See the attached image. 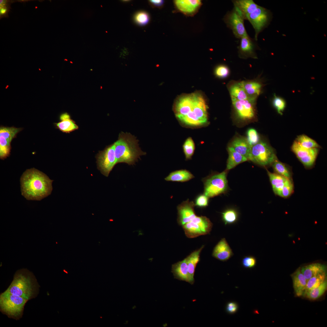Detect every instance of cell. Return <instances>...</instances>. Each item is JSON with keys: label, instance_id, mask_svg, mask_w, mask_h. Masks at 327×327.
Listing matches in <instances>:
<instances>
[{"label": "cell", "instance_id": "6da1fadb", "mask_svg": "<svg viewBox=\"0 0 327 327\" xmlns=\"http://www.w3.org/2000/svg\"><path fill=\"white\" fill-rule=\"evenodd\" d=\"M175 112L177 117L188 125H201L207 121L206 102L203 96L199 93L180 97L175 104Z\"/></svg>", "mask_w": 327, "mask_h": 327}, {"label": "cell", "instance_id": "7a4b0ae2", "mask_svg": "<svg viewBox=\"0 0 327 327\" xmlns=\"http://www.w3.org/2000/svg\"><path fill=\"white\" fill-rule=\"evenodd\" d=\"M53 181L38 170L27 169L20 178L21 194L28 200H40L51 194Z\"/></svg>", "mask_w": 327, "mask_h": 327}, {"label": "cell", "instance_id": "3957f363", "mask_svg": "<svg viewBox=\"0 0 327 327\" xmlns=\"http://www.w3.org/2000/svg\"><path fill=\"white\" fill-rule=\"evenodd\" d=\"M138 142L130 133L122 132L119 134L118 140L114 143L117 164L125 163L134 165L140 156L146 154L139 147Z\"/></svg>", "mask_w": 327, "mask_h": 327}, {"label": "cell", "instance_id": "277c9868", "mask_svg": "<svg viewBox=\"0 0 327 327\" xmlns=\"http://www.w3.org/2000/svg\"><path fill=\"white\" fill-rule=\"evenodd\" d=\"M227 171L212 174L203 178L204 194L212 198L226 193L228 189Z\"/></svg>", "mask_w": 327, "mask_h": 327}, {"label": "cell", "instance_id": "5b68a950", "mask_svg": "<svg viewBox=\"0 0 327 327\" xmlns=\"http://www.w3.org/2000/svg\"><path fill=\"white\" fill-rule=\"evenodd\" d=\"M32 282L30 275L23 272H18L15 275L11 285L5 291L28 300L34 293Z\"/></svg>", "mask_w": 327, "mask_h": 327}, {"label": "cell", "instance_id": "8992f818", "mask_svg": "<svg viewBox=\"0 0 327 327\" xmlns=\"http://www.w3.org/2000/svg\"><path fill=\"white\" fill-rule=\"evenodd\" d=\"M277 159L272 149L266 143L259 141L252 146L249 160L265 167L271 165Z\"/></svg>", "mask_w": 327, "mask_h": 327}, {"label": "cell", "instance_id": "52a82bcc", "mask_svg": "<svg viewBox=\"0 0 327 327\" xmlns=\"http://www.w3.org/2000/svg\"><path fill=\"white\" fill-rule=\"evenodd\" d=\"M27 301L21 296L5 291L0 296L1 309L9 316L18 317L22 313Z\"/></svg>", "mask_w": 327, "mask_h": 327}, {"label": "cell", "instance_id": "ba28073f", "mask_svg": "<svg viewBox=\"0 0 327 327\" xmlns=\"http://www.w3.org/2000/svg\"><path fill=\"white\" fill-rule=\"evenodd\" d=\"M213 224L205 216H196L182 226L186 236L194 238L209 234L211 230Z\"/></svg>", "mask_w": 327, "mask_h": 327}, {"label": "cell", "instance_id": "9c48e42d", "mask_svg": "<svg viewBox=\"0 0 327 327\" xmlns=\"http://www.w3.org/2000/svg\"><path fill=\"white\" fill-rule=\"evenodd\" d=\"M272 18L271 12L259 5L247 17L255 31V40L257 41L259 34L269 24Z\"/></svg>", "mask_w": 327, "mask_h": 327}, {"label": "cell", "instance_id": "30bf717a", "mask_svg": "<svg viewBox=\"0 0 327 327\" xmlns=\"http://www.w3.org/2000/svg\"><path fill=\"white\" fill-rule=\"evenodd\" d=\"M96 158L98 169L103 175L107 177L117 164L114 144L100 151Z\"/></svg>", "mask_w": 327, "mask_h": 327}, {"label": "cell", "instance_id": "8fae6325", "mask_svg": "<svg viewBox=\"0 0 327 327\" xmlns=\"http://www.w3.org/2000/svg\"><path fill=\"white\" fill-rule=\"evenodd\" d=\"M244 20L241 13L234 7L226 13L223 18L227 27L232 30L235 37L239 39L248 35L244 25Z\"/></svg>", "mask_w": 327, "mask_h": 327}, {"label": "cell", "instance_id": "7c38bea8", "mask_svg": "<svg viewBox=\"0 0 327 327\" xmlns=\"http://www.w3.org/2000/svg\"><path fill=\"white\" fill-rule=\"evenodd\" d=\"M21 128L14 127H0V158L4 160L10 155L11 142L17 134L22 130Z\"/></svg>", "mask_w": 327, "mask_h": 327}, {"label": "cell", "instance_id": "4fadbf2b", "mask_svg": "<svg viewBox=\"0 0 327 327\" xmlns=\"http://www.w3.org/2000/svg\"><path fill=\"white\" fill-rule=\"evenodd\" d=\"M256 99L232 100L233 107L238 117L243 120L253 118L255 115L254 105Z\"/></svg>", "mask_w": 327, "mask_h": 327}, {"label": "cell", "instance_id": "5bb4252c", "mask_svg": "<svg viewBox=\"0 0 327 327\" xmlns=\"http://www.w3.org/2000/svg\"><path fill=\"white\" fill-rule=\"evenodd\" d=\"M195 206L194 202L188 199L177 206V221L180 225L182 226L196 216L194 210Z\"/></svg>", "mask_w": 327, "mask_h": 327}, {"label": "cell", "instance_id": "9a60e30c", "mask_svg": "<svg viewBox=\"0 0 327 327\" xmlns=\"http://www.w3.org/2000/svg\"><path fill=\"white\" fill-rule=\"evenodd\" d=\"M176 8L187 15H193L198 10L202 5L198 0H176L174 1Z\"/></svg>", "mask_w": 327, "mask_h": 327}, {"label": "cell", "instance_id": "2e32d148", "mask_svg": "<svg viewBox=\"0 0 327 327\" xmlns=\"http://www.w3.org/2000/svg\"><path fill=\"white\" fill-rule=\"evenodd\" d=\"M239 45L238 47L240 55L243 57L256 58L255 50L258 48L255 40L251 38L248 35L240 39Z\"/></svg>", "mask_w": 327, "mask_h": 327}, {"label": "cell", "instance_id": "e0dca14e", "mask_svg": "<svg viewBox=\"0 0 327 327\" xmlns=\"http://www.w3.org/2000/svg\"><path fill=\"white\" fill-rule=\"evenodd\" d=\"M232 249L225 238L222 239L214 247L213 256L217 259L225 261L233 255Z\"/></svg>", "mask_w": 327, "mask_h": 327}, {"label": "cell", "instance_id": "ac0fdd59", "mask_svg": "<svg viewBox=\"0 0 327 327\" xmlns=\"http://www.w3.org/2000/svg\"><path fill=\"white\" fill-rule=\"evenodd\" d=\"M234 7L242 15L245 20L258 6L253 0H235L232 1Z\"/></svg>", "mask_w": 327, "mask_h": 327}, {"label": "cell", "instance_id": "d6986e66", "mask_svg": "<svg viewBox=\"0 0 327 327\" xmlns=\"http://www.w3.org/2000/svg\"><path fill=\"white\" fill-rule=\"evenodd\" d=\"M252 146L246 138L238 137L232 142L228 147L244 156L248 160Z\"/></svg>", "mask_w": 327, "mask_h": 327}, {"label": "cell", "instance_id": "ffe728a7", "mask_svg": "<svg viewBox=\"0 0 327 327\" xmlns=\"http://www.w3.org/2000/svg\"><path fill=\"white\" fill-rule=\"evenodd\" d=\"M204 247L203 246L200 249L195 250L185 258L187 266L189 275V283L193 284L194 282V274L196 267L200 260V253Z\"/></svg>", "mask_w": 327, "mask_h": 327}, {"label": "cell", "instance_id": "44dd1931", "mask_svg": "<svg viewBox=\"0 0 327 327\" xmlns=\"http://www.w3.org/2000/svg\"><path fill=\"white\" fill-rule=\"evenodd\" d=\"M172 272L175 279L189 283V275L185 258L172 265Z\"/></svg>", "mask_w": 327, "mask_h": 327}, {"label": "cell", "instance_id": "7402d4cb", "mask_svg": "<svg viewBox=\"0 0 327 327\" xmlns=\"http://www.w3.org/2000/svg\"><path fill=\"white\" fill-rule=\"evenodd\" d=\"M293 286L295 292L298 296L304 295L306 288L308 280L299 269L292 275Z\"/></svg>", "mask_w": 327, "mask_h": 327}, {"label": "cell", "instance_id": "603a6c76", "mask_svg": "<svg viewBox=\"0 0 327 327\" xmlns=\"http://www.w3.org/2000/svg\"><path fill=\"white\" fill-rule=\"evenodd\" d=\"M60 121L55 124L57 128L63 132L69 133L78 128V126L72 120L67 113L61 114L60 117Z\"/></svg>", "mask_w": 327, "mask_h": 327}, {"label": "cell", "instance_id": "cb8c5ba5", "mask_svg": "<svg viewBox=\"0 0 327 327\" xmlns=\"http://www.w3.org/2000/svg\"><path fill=\"white\" fill-rule=\"evenodd\" d=\"M300 269L304 276L308 280L313 276L326 272L327 267L325 265L316 263L303 266Z\"/></svg>", "mask_w": 327, "mask_h": 327}, {"label": "cell", "instance_id": "d4e9b609", "mask_svg": "<svg viewBox=\"0 0 327 327\" xmlns=\"http://www.w3.org/2000/svg\"><path fill=\"white\" fill-rule=\"evenodd\" d=\"M267 171L274 193L280 196L283 186L289 178L276 173H272L267 170Z\"/></svg>", "mask_w": 327, "mask_h": 327}, {"label": "cell", "instance_id": "484cf974", "mask_svg": "<svg viewBox=\"0 0 327 327\" xmlns=\"http://www.w3.org/2000/svg\"><path fill=\"white\" fill-rule=\"evenodd\" d=\"M194 177L189 171L181 170L171 172L164 179L167 181L183 182L190 180Z\"/></svg>", "mask_w": 327, "mask_h": 327}, {"label": "cell", "instance_id": "4316f807", "mask_svg": "<svg viewBox=\"0 0 327 327\" xmlns=\"http://www.w3.org/2000/svg\"><path fill=\"white\" fill-rule=\"evenodd\" d=\"M228 149L229 156L226 170L231 169L239 164L248 160L246 157L230 147H228Z\"/></svg>", "mask_w": 327, "mask_h": 327}, {"label": "cell", "instance_id": "83f0119b", "mask_svg": "<svg viewBox=\"0 0 327 327\" xmlns=\"http://www.w3.org/2000/svg\"><path fill=\"white\" fill-rule=\"evenodd\" d=\"M230 92L232 100H244L251 98L246 93L242 81L231 85L230 88Z\"/></svg>", "mask_w": 327, "mask_h": 327}, {"label": "cell", "instance_id": "f1b7e54d", "mask_svg": "<svg viewBox=\"0 0 327 327\" xmlns=\"http://www.w3.org/2000/svg\"><path fill=\"white\" fill-rule=\"evenodd\" d=\"M245 91L248 97L256 99L260 94L262 85L255 81H242Z\"/></svg>", "mask_w": 327, "mask_h": 327}, {"label": "cell", "instance_id": "f546056e", "mask_svg": "<svg viewBox=\"0 0 327 327\" xmlns=\"http://www.w3.org/2000/svg\"><path fill=\"white\" fill-rule=\"evenodd\" d=\"M327 288V281L326 280L319 286L305 292L304 295L310 299H316L324 293Z\"/></svg>", "mask_w": 327, "mask_h": 327}, {"label": "cell", "instance_id": "4dcf8cb0", "mask_svg": "<svg viewBox=\"0 0 327 327\" xmlns=\"http://www.w3.org/2000/svg\"><path fill=\"white\" fill-rule=\"evenodd\" d=\"M275 173L288 178H291V173L284 164L276 159L271 165Z\"/></svg>", "mask_w": 327, "mask_h": 327}, {"label": "cell", "instance_id": "1f68e13d", "mask_svg": "<svg viewBox=\"0 0 327 327\" xmlns=\"http://www.w3.org/2000/svg\"><path fill=\"white\" fill-rule=\"evenodd\" d=\"M326 279V272L320 274L310 278L307 281L306 288L304 294L307 291L320 285L327 280Z\"/></svg>", "mask_w": 327, "mask_h": 327}, {"label": "cell", "instance_id": "d6a6232c", "mask_svg": "<svg viewBox=\"0 0 327 327\" xmlns=\"http://www.w3.org/2000/svg\"><path fill=\"white\" fill-rule=\"evenodd\" d=\"M222 214L223 220L225 225L234 223L238 220V213L234 209H227L223 212Z\"/></svg>", "mask_w": 327, "mask_h": 327}, {"label": "cell", "instance_id": "836d02e7", "mask_svg": "<svg viewBox=\"0 0 327 327\" xmlns=\"http://www.w3.org/2000/svg\"><path fill=\"white\" fill-rule=\"evenodd\" d=\"M317 148L311 149H306L300 145L296 141H295L292 147V151L296 155L297 157L300 159L305 157L313 152Z\"/></svg>", "mask_w": 327, "mask_h": 327}, {"label": "cell", "instance_id": "e575fe53", "mask_svg": "<svg viewBox=\"0 0 327 327\" xmlns=\"http://www.w3.org/2000/svg\"><path fill=\"white\" fill-rule=\"evenodd\" d=\"M295 141L302 147L306 149L319 147V145L316 141L305 135L299 136Z\"/></svg>", "mask_w": 327, "mask_h": 327}, {"label": "cell", "instance_id": "d590c367", "mask_svg": "<svg viewBox=\"0 0 327 327\" xmlns=\"http://www.w3.org/2000/svg\"><path fill=\"white\" fill-rule=\"evenodd\" d=\"M183 148L186 159H190L193 154L195 149L194 144L191 138H188L186 140Z\"/></svg>", "mask_w": 327, "mask_h": 327}, {"label": "cell", "instance_id": "8d00e7d4", "mask_svg": "<svg viewBox=\"0 0 327 327\" xmlns=\"http://www.w3.org/2000/svg\"><path fill=\"white\" fill-rule=\"evenodd\" d=\"M318 151V148H317L312 153L299 160L305 167H310L313 165L315 161Z\"/></svg>", "mask_w": 327, "mask_h": 327}, {"label": "cell", "instance_id": "74e56055", "mask_svg": "<svg viewBox=\"0 0 327 327\" xmlns=\"http://www.w3.org/2000/svg\"><path fill=\"white\" fill-rule=\"evenodd\" d=\"M134 20L135 22L140 26H144L147 25L150 20L149 14L144 11H140L136 13L134 16Z\"/></svg>", "mask_w": 327, "mask_h": 327}, {"label": "cell", "instance_id": "f35d334b", "mask_svg": "<svg viewBox=\"0 0 327 327\" xmlns=\"http://www.w3.org/2000/svg\"><path fill=\"white\" fill-rule=\"evenodd\" d=\"M272 104L278 113L279 114L282 115L286 107V102L285 100L282 98L277 96L274 94L272 100Z\"/></svg>", "mask_w": 327, "mask_h": 327}, {"label": "cell", "instance_id": "ab89813d", "mask_svg": "<svg viewBox=\"0 0 327 327\" xmlns=\"http://www.w3.org/2000/svg\"><path fill=\"white\" fill-rule=\"evenodd\" d=\"M294 186L291 178L287 179L281 191L280 196L283 198L289 197L293 191Z\"/></svg>", "mask_w": 327, "mask_h": 327}, {"label": "cell", "instance_id": "60d3db41", "mask_svg": "<svg viewBox=\"0 0 327 327\" xmlns=\"http://www.w3.org/2000/svg\"><path fill=\"white\" fill-rule=\"evenodd\" d=\"M247 139L252 146L256 144L259 141V137L256 130L253 128L249 129L247 132Z\"/></svg>", "mask_w": 327, "mask_h": 327}, {"label": "cell", "instance_id": "b9f144b4", "mask_svg": "<svg viewBox=\"0 0 327 327\" xmlns=\"http://www.w3.org/2000/svg\"><path fill=\"white\" fill-rule=\"evenodd\" d=\"M209 198L204 193L198 195L195 199V206L200 208L206 207L208 205Z\"/></svg>", "mask_w": 327, "mask_h": 327}, {"label": "cell", "instance_id": "7bdbcfd3", "mask_svg": "<svg viewBox=\"0 0 327 327\" xmlns=\"http://www.w3.org/2000/svg\"><path fill=\"white\" fill-rule=\"evenodd\" d=\"M11 1L7 0H0V18L6 17L10 8Z\"/></svg>", "mask_w": 327, "mask_h": 327}, {"label": "cell", "instance_id": "ee69618b", "mask_svg": "<svg viewBox=\"0 0 327 327\" xmlns=\"http://www.w3.org/2000/svg\"><path fill=\"white\" fill-rule=\"evenodd\" d=\"M215 73L217 76L221 78H224L226 77L228 75L229 70L226 65H220L216 68Z\"/></svg>", "mask_w": 327, "mask_h": 327}, {"label": "cell", "instance_id": "f6af8a7d", "mask_svg": "<svg viewBox=\"0 0 327 327\" xmlns=\"http://www.w3.org/2000/svg\"><path fill=\"white\" fill-rule=\"evenodd\" d=\"M256 259L252 256H245L242 259V264L243 266L247 268H252L255 266L256 264Z\"/></svg>", "mask_w": 327, "mask_h": 327}, {"label": "cell", "instance_id": "bcb514c9", "mask_svg": "<svg viewBox=\"0 0 327 327\" xmlns=\"http://www.w3.org/2000/svg\"><path fill=\"white\" fill-rule=\"evenodd\" d=\"M238 308V304L235 302H230L226 306V310L229 314H233L236 313Z\"/></svg>", "mask_w": 327, "mask_h": 327}, {"label": "cell", "instance_id": "7dc6e473", "mask_svg": "<svg viewBox=\"0 0 327 327\" xmlns=\"http://www.w3.org/2000/svg\"><path fill=\"white\" fill-rule=\"evenodd\" d=\"M149 3L152 7L158 8H161L164 5V1L162 0L149 1Z\"/></svg>", "mask_w": 327, "mask_h": 327}]
</instances>
